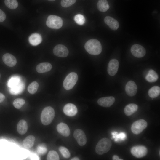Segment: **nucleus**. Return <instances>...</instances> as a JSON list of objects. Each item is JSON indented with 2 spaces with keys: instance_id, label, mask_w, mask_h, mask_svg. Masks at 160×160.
<instances>
[{
  "instance_id": "f257e3e1",
  "label": "nucleus",
  "mask_w": 160,
  "mask_h": 160,
  "mask_svg": "<svg viewBox=\"0 0 160 160\" xmlns=\"http://www.w3.org/2000/svg\"><path fill=\"white\" fill-rule=\"evenodd\" d=\"M84 47L86 51L92 55H97L101 52L102 47L100 41L95 39L88 41L85 43Z\"/></svg>"
},
{
  "instance_id": "f03ea898",
  "label": "nucleus",
  "mask_w": 160,
  "mask_h": 160,
  "mask_svg": "<svg viewBox=\"0 0 160 160\" xmlns=\"http://www.w3.org/2000/svg\"><path fill=\"white\" fill-rule=\"evenodd\" d=\"M111 146L112 143L110 139L107 138H103L97 143L95 147V152L98 155H102L108 152Z\"/></svg>"
},
{
  "instance_id": "7ed1b4c3",
  "label": "nucleus",
  "mask_w": 160,
  "mask_h": 160,
  "mask_svg": "<svg viewBox=\"0 0 160 160\" xmlns=\"http://www.w3.org/2000/svg\"><path fill=\"white\" fill-rule=\"evenodd\" d=\"M55 115L54 109L51 106L45 107L42 110L41 116V123L45 125L50 124L52 121Z\"/></svg>"
},
{
  "instance_id": "20e7f679",
  "label": "nucleus",
  "mask_w": 160,
  "mask_h": 160,
  "mask_svg": "<svg viewBox=\"0 0 160 160\" xmlns=\"http://www.w3.org/2000/svg\"><path fill=\"white\" fill-rule=\"evenodd\" d=\"M46 24L49 28L54 29L60 28L63 24V21L59 16L50 15L49 16L46 21Z\"/></svg>"
},
{
  "instance_id": "39448f33",
  "label": "nucleus",
  "mask_w": 160,
  "mask_h": 160,
  "mask_svg": "<svg viewBox=\"0 0 160 160\" xmlns=\"http://www.w3.org/2000/svg\"><path fill=\"white\" fill-rule=\"evenodd\" d=\"M78 79L77 74L74 72L69 73L65 77L63 82V86L66 90L72 89L76 83Z\"/></svg>"
},
{
  "instance_id": "423d86ee",
  "label": "nucleus",
  "mask_w": 160,
  "mask_h": 160,
  "mask_svg": "<svg viewBox=\"0 0 160 160\" xmlns=\"http://www.w3.org/2000/svg\"><path fill=\"white\" fill-rule=\"evenodd\" d=\"M147 125V123L145 120L139 119L133 123L131 127V131L135 134H139L146 128Z\"/></svg>"
},
{
  "instance_id": "0eeeda50",
  "label": "nucleus",
  "mask_w": 160,
  "mask_h": 160,
  "mask_svg": "<svg viewBox=\"0 0 160 160\" xmlns=\"http://www.w3.org/2000/svg\"><path fill=\"white\" fill-rule=\"evenodd\" d=\"M148 152L147 148L143 145H137L132 147L131 153L134 156L137 158H141L146 155Z\"/></svg>"
},
{
  "instance_id": "6e6552de",
  "label": "nucleus",
  "mask_w": 160,
  "mask_h": 160,
  "mask_svg": "<svg viewBox=\"0 0 160 160\" xmlns=\"http://www.w3.org/2000/svg\"><path fill=\"white\" fill-rule=\"evenodd\" d=\"M73 136L79 145L82 146L86 144L87 137L85 133L81 129H76L74 132Z\"/></svg>"
},
{
  "instance_id": "1a4fd4ad",
  "label": "nucleus",
  "mask_w": 160,
  "mask_h": 160,
  "mask_svg": "<svg viewBox=\"0 0 160 160\" xmlns=\"http://www.w3.org/2000/svg\"><path fill=\"white\" fill-rule=\"evenodd\" d=\"M131 52L132 55L137 58L143 57L146 54V50L142 46L138 44L133 45L131 48Z\"/></svg>"
},
{
  "instance_id": "9d476101",
  "label": "nucleus",
  "mask_w": 160,
  "mask_h": 160,
  "mask_svg": "<svg viewBox=\"0 0 160 160\" xmlns=\"http://www.w3.org/2000/svg\"><path fill=\"white\" fill-rule=\"evenodd\" d=\"M54 54L56 56L62 57H66L68 54L67 48L62 44H58L54 48L53 50Z\"/></svg>"
},
{
  "instance_id": "9b49d317",
  "label": "nucleus",
  "mask_w": 160,
  "mask_h": 160,
  "mask_svg": "<svg viewBox=\"0 0 160 160\" xmlns=\"http://www.w3.org/2000/svg\"><path fill=\"white\" fill-rule=\"evenodd\" d=\"M119 67V63L115 59L111 60L109 62L107 68L108 73L111 76L115 75L117 73Z\"/></svg>"
},
{
  "instance_id": "f8f14e48",
  "label": "nucleus",
  "mask_w": 160,
  "mask_h": 160,
  "mask_svg": "<svg viewBox=\"0 0 160 160\" xmlns=\"http://www.w3.org/2000/svg\"><path fill=\"white\" fill-rule=\"evenodd\" d=\"M137 86L135 83L132 81H130L127 83L125 88L126 94L129 96L135 95L137 91Z\"/></svg>"
},
{
  "instance_id": "ddd939ff",
  "label": "nucleus",
  "mask_w": 160,
  "mask_h": 160,
  "mask_svg": "<svg viewBox=\"0 0 160 160\" xmlns=\"http://www.w3.org/2000/svg\"><path fill=\"white\" fill-rule=\"evenodd\" d=\"M63 111L66 115L69 116H73L76 114L78 110L74 104L69 103L64 106Z\"/></svg>"
},
{
  "instance_id": "4468645a",
  "label": "nucleus",
  "mask_w": 160,
  "mask_h": 160,
  "mask_svg": "<svg viewBox=\"0 0 160 160\" xmlns=\"http://www.w3.org/2000/svg\"><path fill=\"white\" fill-rule=\"evenodd\" d=\"M115 101V98L113 96L101 97L97 100V103L100 105L105 107L111 106Z\"/></svg>"
},
{
  "instance_id": "2eb2a0df",
  "label": "nucleus",
  "mask_w": 160,
  "mask_h": 160,
  "mask_svg": "<svg viewBox=\"0 0 160 160\" xmlns=\"http://www.w3.org/2000/svg\"><path fill=\"white\" fill-rule=\"evenodd\" d=\"M2 59L4 63L10 67L14 66L17 63V60L16 58L10 54H4L3 56Z\"/></svg>"
},
{
  "instance_id": "dca6fc26",
  "label": "nucleus",
  "mask_w": 160,
  "mask_h": 160,
  "mask_svg": "<svg viewBox=\"0 0 160 160\" xmlns=\"http://www.w3.org/2000/svg\"><path fill=\"white\" fill-rule=\"evenodd\" d=\"M105 23L112 30H116L119 27L118 21L110 16L105 17L104 19Z\"/></svg>"
},
{
  "instance_id": "f3484780",
  "label": "nucleus",
  "mask_w": 160,
  "mask_h": 160,
  "mask_svg": "<svg viewBox=\"0 0 160 160\" xmlns=\"http://www.w3.org/2000/svg\"><path fill=\"white\" fill-rule=\"evenodd\" d=\"M57 130L58 132L64 137L68 136L70 133V131L68 126L65 123L61 122L57 126Z\"/></svg>"
},
{
  "instance_id": "a211bd4d",
  "label": "nucleus",
  "mask_w": 160,
  "mask_h": 160,
  "mask_svg": "<svg viewBox=\"0 0 160 160\" xmlns=\"http://www.w3.org/2000/svg\"><path fill=\"white\" fill-rule=\"evenodd\" d=\"M25 87L24 83L22 81L17 85L9 88V91L12 95H17L21 94L23 91Z\"/></svg>"
},
{
  "instance_id": "6ab92c4d",
  "label": "nucleus",
  "mask_w": 160,
  "mask_h": 160,
  "mask_svg": "<svg viewBox=\"0 0 160 160\" xmlns=\"http://www.w3.org/2000/svg\"><path fill=\"white\" fill-rule=\"evenodd\" d=\"M51 64L48 62H44L39 64L36 67L37 71L39 73H43L50 71L52 69Z\"/></svg>"
},
{
  "instance_id": "aec40b11",
  "label": "nucleus",
  "mask_w": 160,
  "mask_h": 160,
  "mask_svg": "<svg viewBox=\"0 0 160 160\" xmlns=\"http://www.w3.org/2000/svg\"><path fill=\"white\" fill-rule=\"evenodd\" d=\"M29 43L32 45L37 46L41 43L42 41L41 35L37 33H33L29 37L28 39Z\"/></svg>"
},
{
  "instance_id": "412c9836",
  "label": "nucleus",
  "mask_w": 160,
  "mask_h": 160,
  "mask_svg": "<svg viewBox=\"0 0 160 160\" xmlns=\"http://www.w3.org/2000/svg\"><path fill=\"white\" fill-rule=\"evenodd\" d=\"M138 105L135 104L130 103L127 105L124 109V112L127 116H130L135 113L137 110Z\"/></svg>"
},
{
  "instance_id": "4be33fe9",
  "label": "nucleus",
  "mask_w": 160,
  "mask_h": 160,
  "mask_svg": "<svg viewBox=\"0 0 160 160\" xmlns=\"http://www.w3.org/2000/svg\"><path fill=\"white\" fill-rule=\"evenodd\" d=\"M17 130L20 135H24L27 132L28 125L26 122L24 120H21L18 122L17 125Z\"/></svg>"
},
{
  "instance_id": "5701e85b",
  "label": "nucleus",
  "mask_w": 160,
  "mask_h": 160,
  "mask_svg": "<svg viewBox=\"0 0 160 160\" xmlns=\"http://www.w3.org/2000/svg\"><path fill=\"white\" fill-rule=\"evenodd\" d=\"M158 78V75L157 73L153 70L150 69L148 71L145 79L149 82H153L156 81Z\"/></svg>"
},
{
  "instance_id": "b1692460",
  "label": "nucleus",
  "mask_w": 160,
  "mask_h": 160,
  "mask_svg": "<svg viewBox=\"0 0 160 160\" xmlns=\"http://www.w3.org/2000/svg\"><path fill=\"white\" fill-rule=\"evenodd\" d=\"M22 81L19 76H13L9 79L8 81L7 85L9 88H10L17 85Z\"/></svg>"
},
{
  "instance_id": "393cba45",
  "label": "nucleus",
  "mask_w": 160,
  "mask_h": 160,
  "mask_svg": "<svg viewBox=\"0 0 160 160\" xmlns=\"http://www.w3.org/2000/svg\"><path fill=\"white\" fill-rule=\"evenodd\" d=\"M97 7L98 10L104 12L109 8V6L107 0H99L97 4Z\"/></svg>"
},
{
  "instance_id": "a878e982",
  "label": "nucleus",
  "mask_w": 160,
  "mask_h": 160,
  "mask_svg": "<svg viewBox=\"0 0 160 160\" xmlns=\"http://www.w3.org/2000/svg\"><path fill=\"white\" fill-rule=\"evenodd\" d=\"M35 139L33 135L28 136L23 141V143L24 146L27 148H31L34 145Z\"/></svg>"
},
{
  "instance_id": "bb28decb",
  "label": "nucleus",
  "mask_w": 160,
  "mask_h": 160,
  "mask_svg": "<svg viewBox=\"0 0 160 160\" xmlns=\"http://www.w3.org/2000/svg\"><path fill=\"white\" fill-rule=\"evenodd\" d=\"M160 93V88L158 86H155L151 87L148 90V94L152 98H155L158 96Z\"/></svg>"
},
{
  "instance_id": "cd10ccee",
  "label": "nucleus",
  "mask_w": 160,
  "mask_h": 160,
  "mask_svg": "<svg viewBox=\"0 0 160 160\" xmlns=\"http://www.w3.org/2000/svg\"><path fill=\"white\" fill-rule=\"evenodd\" d=\"M111 134L113 135V138L115 139L114 141L116 142L118 141L119 140H124L126 137V134L123 132L118 134L116 132H113Z\"/></svg>"
},
{
  "instance_id": "c85d7f7f",
  "label": "nucleus",
  "mask_w": 160,
  "mask_h": 160,
  "mask_svg": "<svg viewBox=\"0 0 160 160\" xmlns=\"http://www.w3.org/2000/svg\"><path fill=\"white\" fill-rule=\"evenodd\" d=\"M39 87V84L36 81H33L28 86V90L31 94H35L37 91Z\"/></svg>"
},
{
  "instance_id": "c756f323",
  "label": "nucleus",
  "mask_w": 160,
  "mask_h": 160,
  "mask_svg": "<svg viewBox=\"0 0 160 160\" xmlns=\"http://www.w3.org/2000/svg\"><path fill=\"white\" fill-rule=\"evenodd\" d=\"M4 3L7 7L12 9H15L18 6V3L16 0H5Z\"/></svg>"
},
{
  "instance_id": "7c9ffc66",
  "label": "nucleus",
  "mask_w": 160,
  "mask_h": 160,
  "mask_svg": "<svg viewBox=\"0 0 160 160\" xmlns=\"http://www.w3.org/2000/svg\"><path fill=\"white\" fill-rule=\"evenodd\" d=\"M47 160H59L60 159L59 155L57 152L54 150L49 151L47 156Z\"/></svg>"
},
{
  "instance_id": "2f4dec72",
  "label": "nucleus",
  "mask_w": 160,
  "mask_h": 160,
  "mask_svg": "<svg viewBox=\"0 0 160 160\" xmlns=\"http://www.w3.org/2000/svg\"><path fill=\"white\" fill-rule=\"evenodd\" d=\"M74 20L76 23L80 25H83L85 21L84 16L80 14L76 15L74 17Z\"/></svg>"
},
{
  "instance_id": "473e14b6",
  "label": "nucleus",
  "mask_w": 160,
  "mask_h": 160,
  "mask_svg": "<svg viewBox=\"0 0 160 160\" xmlns=\"http://www.w3.org/2000/svg\"><path fill=\"white\" fill-rule=\"evenodd\" d=\"M25 103V101L23 99L18 98L15 100L13 104L16 108L20 109L22 107Z\"/></svg>"
},
{
  "instance_id": "72a5a7b5",
  "label": "nucleus",
  "mask_w": 160,
  "mask_h": 160,
  "mask_svg": "<svg viewBox=\"0 0 160 160\" xmlns=\"http://www.w3.org/2000/svg\"><path fill=\"white\" fill-rule=\"evenodd\" d=\"M37 152L41 155L45 154L47 151V148L45 145L43 144H39L37 148Z\"/></svg>"
},
{
  "instance_id": "f704fd0d",
  "label": "nucleus",
  "mask_w": 160,
  "mask_h": 160,
  "mask_svg": "<svg viewBox=\"0 0 160 160\" xmlns=\"http://www.w3.org/2000/svg\"><path fill=\"white\" fill-rule=\"evenodd\" d=\"M59 150L65 158H68L70 157V153L68 150L65 147L60 146L59 148Z\"/></svg>"
},
{
  "instance_id": "c9c22d12",
  "label": "nucleus",
  "mask_w": 160,
  "mask_h": 160,
  "mask_svg": "<svg viewBox=\"0 0 160 160\" xmlns=\"http://www.w3.org/2000/svg\"><path fill=\"white\" fill-rule=\"evenodd\" d=\"M76 1V0H61V5L64 7H68L74 4Z\"/></svg>"
},
{
  "instance_id": "e433bc0d",
  "label": "nucleus",
  "mask_w": 160,
  "mask_h": 160,
  "mask_svg": "<svg viewBox=\"0 0 160 160\" xmlns=\"http://www.w3.org/2000/svg\"><path fill=\"white\" fill-rule=\"evenodd\" d=\"M7 143V141L4 139H0V149L5 147Z\"/></svg>"
},
{
  "instance_id": "4c0bfd02",
  "label": "nucleus",
  "mask_w": 160,
  "mask_h": 160,
  "mask_svg": "<svg viewBox=\"0 0 160 160\" xmlns=\"http://www.w3.org/2000/svg\"><path fill=\"white\" fill-rule=\"evenodd\" d=\"M6 18L5 13L0 9V22H2L4 21Z\"/></svg>"
},
{
  "instance_id": "58836bf2",
  "label": "nucleus",
  "mask_w": 160,
  "mask_h": 160,
  "mask_svg": "<svg viewBox=\"0 0 160 160\" xmlns=\"http://www.w3.org/2000/svg\"><path fill=\"white\" fill-rule=\"evenodd\" d=\"M5 99L4 95L0 92V103L2 102Z\"/></svg>"
},
{
  "instance_id": "ea45409f",
  "label": "nucleus",
  "mask_w": 160,
  "mask_h": 160,
  "mask_svg": "<svg viewBox=\"0 0 160 160\" xmlns=\"http://www.w3.org/2000/svg\"><path fill=\"white\" fill-rule=\"evenodd\" d=\"M113 160H123V159H119V156L117 155H114L112 158Z\"/></svg>"
},
{
  "instance_id": "a19ab883",
  "label": "nucleus",
  "mask_w": 160,
  "mask_h": 160,
  "mask_svg": "<svg viewBox=\"0 0 160 160\" xmlns=\"http://www.w3.org/2000/svg\"><path fill=\"white\" fill-rule=\"evenodd\" d=\"M71 160H79V159L76 157H74L71 159Z\"/></svg>"
},
{
  "instance_id": "79ce46f5",
  "label": "nucleus",
  "mask_w": 160,
  "mask_h": 160,
  "mask_svg": "<svg viewBox=\"0 0 160 160\" xmlns=\"http://www.w3.org/2000/svg\"><path fill=\"white\" fill-rule=\"evenodd\" d=\"M48 0L49 1H53L55 0Z\"/></svg>"
},
{
  "instance_id": "37998d69",
  "label": "nucleus",
  "mask_w": 160,
  "mask_h": 160,
  "mask_svg": "<svg viewBox=\"0 0 160 160\" xmlns=\"http://www.w3.org/2000/svg\"><path fill=\"white\" fill-rule=\"evenodd\" d=\"M0 78H1V74H0Z\"/></svg>"
}]
</instances>
